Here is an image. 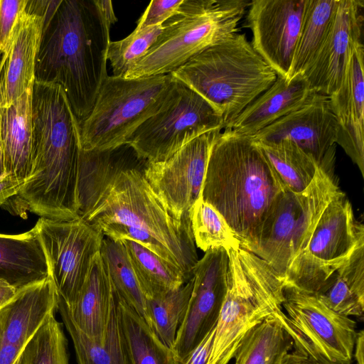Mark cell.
I'll use <instances>...</instances> for the list:
<instances>
[{"label":"cell","instance_id":"cell-32","mask_svg":"<svg viewBox=\"0 0 364 364\" xmlns=\"http://www.w3.org/2000/svg\"><path fill=\"white\" fill-rule=\"evenodd\" d=\"M117 297L122 328L134 364H177L171 349L118 294Z\"/></svg>","mask_w":364,"mask_h":364},{"label":"cell","instance_id":"cell-44","mask_svg":"<svg viewBox=\"0 0 364 364\" xmlns=\"http://www.w3.org/2000/svg\"><path fill=\"white\" fill-rule=\"evenodd\" d=\"M17 291L16 288L6 282L0 280V308L10 301Z\"/></svg>","mask_w":364,"mask_h":364},{"label":"cell","instance_id":"cell-33","mask_svg":"<svg viewBox=\"0 0 364 364\" xmlns=\"http://www.w3.org/2000/svg\"><path fill=\"white\" fill-rule=\"evenodd\" d=\"M100 254L117 293L150 326L146 298L139 287L123 243L120 240L104 237Z\"/></svg>","mask_w":364,"mask_h":364},{"label":"cell","instance_id":"cell-10","mask_svg":"<svg viewBox=\"0 0 364 364\" xmlns=\"http://www.w3.org/2000/svg\"><path fill=\"white\" fill-rule=\"evenodd\" d=\"M282 309L278 318L293 341L289 364L350 363L357 336L350 317L330 309L316 294L289 284H284Z\"/></svg>","mask_w":364,"mask_h":364},{"label":"cell","instance_id":"cell-21","mask_svg":"<svg viewBox=\"0 0 364 364\" xmlns=\"http://www.w3.org/2000/svg\"><path fill=\"white\" fill-rule=\"evenodd\" d=\"M58 294L50 276L18 290L0 308V336L24 348L34 334L58 308Z\"/></svg>","mask_w":364,"mask_h":364},{"label":"cell","instance_id":"cell-39","mask_svg":"<svg viewBox=\"0 0 364 364\" xmlns=\"http://www.w3.org/2000/svg\"><path fill=\"white\" fill-rule=\"evenodd\" d=\"M183 0H152L139 19L136 28L163 25L175 15Z\"/></svg>","mask_w":364,"mask_h":364},{"label":"cell","instance_id":"cell-24","mask_svg":"<svg viewBox=\"0 0 364 364\" xmlns=\"http://www.w3.org/2000/svg\"><path fill=\"white\" fill-rule=\"evenodd\" d=\"M49 277L48 259L36 225L19 235L0 234V280L19 290Z\"/></svg>","mask_w":364,"mask_h":364},{"label":"cell","instance_id":"cell-29","mask_svg":"<svg viewBox=\"0 0 364 364\" xmlns=\"http://www.w3.org/2000/svg\"><path fill=\"white\" fill-rule=\"evenodd\" d=\"M124 245L139 287L146 299L175 290L188 282L176 266L140 244L127 239Z\"/></svg>","mask_w":364,"mask_h":364},{"label":"cell","instance_id":"cell-11","mask_svg":"<svg viewBox=\"0 0 364 364\" xmlns=\"http://www.w3.org/2000/svg\"><path fill=\"white\" fill-rule=\"evenodd\" d=\"M223 117L201 95L173 77L161 108L131 135L127 143L148 163L163 161L196 138L223 130Z\"/></svg>","mask_w":364,"mask_h":364},{"label":"cell","instance_id":"cell-1","mask_svg":"<svg viewBox=\"0 0 364 364\" xmlns=\"http://www.w3.org/2000/svg\"><path fill=\"white\" fill-rule=\"evenodd\" d=\"M147 162L129 143L80 151L79 216L99 230L119 224L144 231L164 245L189 280L198 261L190 220L168 212L144 175Z\"/></svg>","mask_w":364,"mask_h":364},{"label":"cell","instance_id":"cell-25","mask_svg":"<svg viewBox=\"0 0 364 364\" xmlns=\"http://www.w3.org/2000/svg\"><path fill=\"white\" fill-rule=\"evenodd\" d=\"M32 90L28 89L10 107L0 108L5 173L24 183L32 168Z\"/></svg>","mask_w":364,"mask_h":364},{"label":"cell","instance_id":"cell-27","mask_svg":"<svg viewBox=\"0 0 364 364\" xmlns=\"http://www.w3.org/2000/svg\"><path fill=\"white\" fill-rule=\"evenodd\" d=\"M316 294L338 314L348 317L363 316L364 243L353 251Z\"/></svg>","mask_w":364,"mask_h":364},{"label":"cell","instance_id":"cell-23","mask_svg":"<svg viewBox=\"0 0 364 364\" xmlns=\"http://www.w3.org/2000/svg\"><path fill=\"white\" fill-rule=\"evenodd\" d=\"M116 292L100 251L93 257L75 303L68 308L77 326L92 340L102 343Z\"/></svg>","mask_w":364,"mask_h":364},{"label":"cell","instance_id":"cell-26","mask_svg":"<svg viewBox=\"0 0 364 364\" xmlns=\"http://www.w3.org/2000/svg\"><path fill=\"white\" fill-rule=\"evenodd\" d=\"M57 311L72 339L77 364H134L122 328L117 292L102 343L92 340L77 326L67 304L59 298Z\"/></svg>","mask_w":364,"mask_h":364},{"label":"cell","instance_id":"cell-6","mask_svg":"<svg viewBox=\"0 0 364 364\" xmlns=\"http://www.w3.org/2000/svg\"><path fill=\"white\" fill-rule=\"evenodd\" d=\"M228 254L226 291L207 364H229L251 329L283 311L284 282L272 267L241 247Z\"/></svg>","mask_w":364,"mask_h":364},{"label":"cell","instance_id":"cell-14","mask_svg":"<svg viewBox=\"0 0 364 364\" xmlns=\"http://www.w3.org/2000/svg\"><path fill=\"white\" fill-rule=\"evenodd\" d=\"M221 131L196 138L165 161L146 164L145 178L176 220H190L191 209L201 196L212 146Z\"/></svg>","mask_w":364,"mask_h":364},{"label":"cell","instance_id":"cell-7","mask_svg":"<svg viewBox=\"0 0 364 364\" xmlns=\"http://www.w3.org/2000/svg\"><path fill=\"white\" fill-rule=\"evenodd\" d=\"M251 1L183 0L178 12L162 26L154 44L125 78L171 74L188 60L238 32Z\"/></svg>","mask_w":364,"mask_h":364},{"label":"cell","instance_id":"cell-43","mask_svg":"<svg viewBox=\"0 0 364 364\" xmlns=\"http://www.w3.org/2000/svg\"><path fill=\"white\" fill-rule=\"evenodd\" d=\"M23 349L7 343L0 336V364H14L21 358Z\"/></svg>","mask_w":364,"mask_h":364},{"label":"cell","instance_id":"cell-42","mask_svg":"<svg viewBox=\"0 0 364 364\" xmlns=\"http://www.w3.org/2000/svg\"><path fill=\"white\" fill-rule=\"evenodd\" d=\"M24 183L19 181L11 174L0 177V205L4 206L15 197L21 189Z\"/></svg>","mask_w":364,"mask_h":364},{"label":"cell","instance_id":"cell-8","mask_svg":"<svg viewBox=\"0 0 364 364\" xmlns=\"http://www.w3.org/2000/svg\"><path fill=\"white\" fill-rule=\"evenodd\" d=\"M336 148V144L326 154L305 190L287 189L276 198L261 225L251 252L267 262L283 279L307 246L326 207L341 191L334 174Z\"/></svg>","mask_w":364,"mask_h":364},{"label":"cell","instance_id":"cell-38","mask_svg":"<svg viewBox=\"0 0 364 364\" xmlns=\"http://www.w3.org/2000/svg\"><path fill=\"white\" fill-rule=\"evenodd\" d=\"M28 0H0V56L7 46Z\"/></svg>","mask_w":364,"mask_h":364},{"label":"cell","instance_id":"cell-19","mask_svg":"<svg viewBox=\"0 0 364 364\" xmlns=\"http://www.w3.org/2000/svg\"><path fill=\"white\" fill-rule=\"evenodd\" d=\"M364 46L356 42L338 90L329 96L341 146L364 177Z\"/></svg>","mask_w":364,"mask_h":364},{"label":"cell","instance_id":"cell-48","mask_svg":"<svg viewBox=\"0 0 364 364\" xmlns=\"http://www.w3.org/2000/svg\"><path fill=\"white\" fill-rule=\"evenodd\" d=\"M20 364H23V363H21H21H20Z\"/></svg>","mask_w":364,"mask_h":364},{"label":"cell","instance_id":"cell-5","mask_svg":"<svg viewBox=\"0 0 364 364\" xmlns=\"http://www.w3.org/2000/svg\"><path fill=\"white\" fill-rule=\"evenodd\" d=\"M171 74L210 103L225 126L278 76L245 34L238 33L198 53Z\"/></svg>","mask_w":364,"mask_h":364},{"label":"cell","instance_id":"cell-30","mask_svg":"<svg viewBox=\"0 0 364 364\" xmlns=\"http://www.w3.org/2000/svg\"><path fill=\"white\" fill-rule=\"evenodd\" d=\"M338 0H306L299 38L287 81L301 75L322 46Z\"/></svg>","mask_w":364,"mask_h":364},{"label":"cell","instance_id":"cell-45","mask_svg":"<svg viewBox=\"0 0 364 364\" xmlns=\"http://www.w3.org/2000/svg\"><path fill=\"white\" fill-rule=\"evenodd\" d=\"M364 332L363 330L357 332L354 346V357L357 364H364Z\"/></svg>","mask_w":364,"mask_h":364},{"label":"cell","instance_id":"cell-15","mask_svg":"<svg viewBox=\"0 0 364 364\" xmlns=\"http://www.w3.org/2000/svg\"><path fill=\"white\" fill-rule=\"evenodd\" d=\"M228 254L224 248L205 252L193 269L192 291L171 350L183 359L215 326L226 291Z\"/></svg>","mask_w":364,"mask_h":364},{"label":"cell","instance_id":"cell-16","mask_svg":"<svg viewBox=\"0 0 364 364\" xmlns=\"http://www.w3.org/2000/svg\"><path fill=\"white\" fill-rule=\"evenodd\" d=\"M306 0H252L247 21L253 48L286 80L300 32Z\"/></svg>","mask_w":364,"mask_h":364},{"label":"cell","instance_id":"cell-22","mask_svg":"<svg viewBox=\"0 0 364 364\" xmlns=\"http://www.w3.org/2000/svg\"><path fill=\"white\" fill-rule=\"evenodd\" d=\"M314 92L301 76L290 81L278 75L275 82L232 122L223 131L252 136L262 129L302 106Z\"/></svg>","mask_w":364,"mask_h":364},{"label":"cell","instance_id":"cell-4","mask_svg":"<svg viewBox=\"0 0 364 364\" xmlns=\"http://www.w3.org/2000/svg\"><path fill=\"white\" fill-rule=\"evenodd\" d=\"M287 188L250 136L222 130L208 159L201 197L252 252L270 206Z\"/></svg>","mask_w":364,"mask_h":364},{"label":"cell","instance_id":"cell-9","mask_svg":"<svg viewBox=\"0 0 364 364\" xmlns=\"http://www.w3.org/2000/svg\"><path fill=\"white\" fill-rule=\"evenodd\" d=\"M171 74L140 78L109 76L94 106L79 124L82 150H106L127 143L133 132L162 106Z\"/></svg>","mask_w":364,"mask_h":364},{"label":"cell","instance_id":"cell-41","mask_svg":"<svg viewBox=\"0 0 364 364\" xmlns=\"http://www.w3.org/2000/svg\"><path fill=\"white\" fill-rule=\"evenodd\" d=\"M62 0H28L25 11L44 18L43 25L53 17Z\"/></svg>","mask_w":364,"mask_h":364},{"label":"cell","instance_id":"cell-12","mask_svg":"<svg viewBox=\"0 0 364 364\" xmlns=\"http://www.w3.org/2000/svg\"><path fill=\"white\" fill-rule=\"evenodd\" d=\"M364 243V226L341 191L326 207L306 248L289 267L284 284L318 294L328 279Z\"/></svg>","mask_w":364,"mask_h":364},{"label":"cell","instance_id":"cell-31","mask_svg":"<svg viewBox=\"0 0 364 364\" xmlns=\"http://www.w3.org/2000/svg\"><path fill=\"white\" fill-rule=\"evenodd\" d=\"M255 143L288 190L301 192L311 183L318 165L296 144L287 139Z\"/></svg>","mask_w":364,"mask_h":364},{"label":"cell","instance_id":"cell-36","mask_svg":"<svg viewBox=\"0 0 364 364\" xmlns=\"http://www.w3.org/2000/svg\"><path fill=\"white\" fill-rule=\"evenodd\" d=\"M23 364H69L68 340L63 325L49 316L25 346Z\"/></svg>","mask_w":364,"mask_h":364},{"label":"cell","instance_id":"cell-13","mask_svg":"<svg viewBox=\"0 0 364 364\" xmlns=\"http://www.w3.org/2000/svg\"><path fill=\"white\" fill-rule=\"evenodd\" d=\"M36 225L58 298L70 308L82 287L93 257L100 251L104 236L81 218H40Z\"/></svg>","mask_w":364,"mask_h":364},{"label":"cell","instance_id":"cell-2","mask_svg":"<svg viewBox=\"0 0 364 364\" xmlns=\"http://www.w3.org/2000/svg\"><path fill=\"white\" fill-rule=\"evenodd\" d=\"M31 119V175L7 207L53 220L77 219L80 129L59 85L34 81Z\"/></svg>","mask_w":364,"mask_h":364},{"label":"cell","instance_id":"cell-37","mask_svg":"<svg viewBox=\"0 0 364 364\" xmlns=\"http://www.w3.org/2000/svg\"><path fill=\"white\" fill-rule=\"evenodd\" d=\"M162 25L135 28L126 38L111 41L107 51L113 75L124 77L128 71L143 58L156 42Z\"/></svg>","mask_w":364,"mask_h":364},{"label":"cell","instance_id":"cell-40","mask_svg":"<svg viewBox=\"0 0 364 364\" xmlns=\"http://www.w3.org/2000/svg\"><path fill=\"white\" fill-rule=\"evenodd\" d=\"M215 326L213 328L203 340L177 364H207L213 341Z\"/></svg>","mask_w":364,"mask_h":364},{"label":"cell","instance_id":"cell-20","mask_svg":"<svg viewBox=\"0 0 364 364\" xmlns=\"http://www.w3.org/2000/svg\"><path fill=\"white\" fill-rule=\"evenodd\" d=\"M43 22L25 10L18 18L0 56V108L10 107L33 87Z\"/></svg>","mask_w":364,"mask_h":364},{"label":"cell","instance_id":"cell-3","mask_svg":"<svg viewBox=\"0 0 364 364\" xmlns=\"http://www.w3.org/2000/svg\"><path fill=\"white\" fill-rule=\"evenodd\" d=\"M116 21L98 0H62L43 25L35 81L59 85L78 124L91 112L107 76L109 31Z\"/></svg>","mask_w":364,"mask_h":364},{"label":"cell","instance_id":"cell-34","mask_svg":"<svg viewBox=\"0 0 364 364\" xmlns=\"http://www.w3.org/2000/svg\"><path fill=\"white\" fill-rule=\"evenodd\" d=\"M192 291V280L164 294L146 299L150 327L171 348L186 314Z\"/></svg>","mask_w":364,"mask_h":364},{"label":"cell","instance_id":"cell-46","mask_svg":"<svg viewBox=\"0 0 364 364\" xmlns=\"http://www.w3.org/2000/svg\"><path fill=\"white\" fill-rule=\"evenodd\" d=\"M5 167H4V154H3V149H2V144L1 141V136H0V177L5 175Z\"/></svg>","mask_w":364,"mask_h":364},{"label":"cell","instance_id":"cell-35","mask_svg":"<svg viewBox=\"0 0 364 364\" xmlns=\"http://www.w3.org/2000/svg\"><path fill=\"white\" fill-rule=\"evenodd\" d=\"M190 223L195 245L205 252L215 248L228 251L240 247L223 217L201 196L191 209Z\"/></svg>","mask_w":364,"mask_h":364},{"label":"cell","instance_id":"cell-17","mask_svg":"<svg viewBox=\"0 0 364 364\" xmlns=\"http://www.w3.org/2000/svg\"><path fill=\"white\" fill-rule=\"evenodd\" d=\"M362 0H338L325 40L302 73L311 92L331 96L340 87L353 46L362 41Z\"/></svg>","mask_w":364,"mask_h":364},{"label":"cell","instance_id":"cell-28","mask_svg":"<svg viewBox=\"0 0 364 364\" xmlns=\"http://www.w3.org/2000/svg\"><path fill=\"white\" fill-rule=\"evenodd\" d=\"M293 341L277 314L251 329L234 355L235 364H289Z\"/></svg>","mask_w":364,"mask_h":364},{"label":"cell","instance_id":"cell-47","mask_svg":"<svg viewBox=\"0 0 364 364\" xmlns=\"http://www.w3.org/2000/svg\"><path fill=\"white\" fill-rule=\"evenodd\" d=\"M21 360V358L18 360H17L14 364H20Z\"/></svg>","mask_w":364,"mask_h":364},{"label":"cell","instance_id":"cell-18","mask_svg":"<svg viewBox=\"0 0 364 364\" xmlns=\"http://www.w3.org/2000/svg\"><path fill=\"white\" fill-rule=\"evenodd\" d=\"M337 136L338 122L329 97L314 92L299 108L251 138L257 142L290 140L319 165L326 154L336 144Z\"/></svg>","mask_w":364,"mask_h":364}]
</instances>
